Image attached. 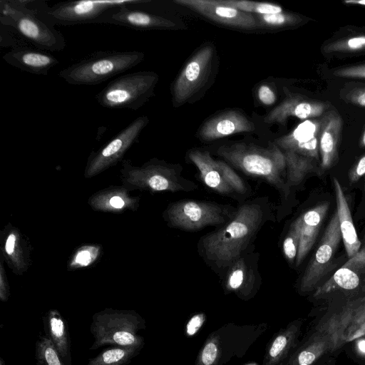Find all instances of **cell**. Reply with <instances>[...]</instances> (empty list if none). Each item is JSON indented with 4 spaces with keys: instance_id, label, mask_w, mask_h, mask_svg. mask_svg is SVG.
Instances as JSON below:
<instances>
[{
    "instance_id": "obj_10",
    "label": "cell",
    "mask_w": 365,
    "mask_h": 365,
    "mask_svg": "<svg viewBox=\"0 0 365 365\" xmlns=\"http://www.w3.org/2000/svg\"><path fill=\"white\" fill-rule=\"evenodd\" d=\"M342 239L339 220L336 211L300 281L302 292L312 291L325 274Z\"/></svg>"
},
{
    "instance_id": "obj_5",
    "label": "cell",
    "mask_w": 365,
    "mask_h": 365,
    "mask_svg": "<svg viewBox=\"0 0 365 365\" xmlns=\"http://www.w3.org/2000/svg\"><path fill=\"white\" fill-rule=\"evenodd\" d=\"M144 327V320L133 310L106 309L93 316L91 332L94 342L90 349L104 345L119 346H140L144 339L138 334Z\"/></svg>"
},
{
    "instance_id": "obj_20",
    "label": "cell",
    "mask_w": 365,
    "mask_h": 365,
    "mask_svg": "<svg viewBox=\"0 0 365 365\" xmlns=\"http://www.w3.org/2000/svg\"><path fill=\"white\" fill-rule=\"evenodd\" d=\"M190 161L197 168L202 182L215 192L231 197L240 203L241 200L225 180L218 160L215 159L207 150H190L187 153Z\"/></svg>"
},
{
    "instance_id": "obj_49",
    "label": "cell",
    "mask_w": 365,
    "mask_h": 365,
    "mask_svg": "<svg viewBox=\"0 0 365 365\" xmlns=\"http://www.w3.org/2000/svg\"><path fill=\"white\" fill-rule=\"evenodd\" d=\"M363 242H364V245H365V236H364V237Z\"/></svg>"
},
{
    "instance_id": "obj_24",
    "label": "cell",
    "mask_w": 365,
    "mask_h": 365,
    "mask_svg": "<svg viewBox=\"0 0 365 365\" xmlns=\"http://www.w3.org/2000/svg\"><path fill=\"white\" fill-rule=\"evenodd\" d=\"M333 181L341 237L346 254L351 258L360 250L361 243L356 234L350 209L342 187L336 178H334Z\"/></svg>"
},
{
    "instance_id": "obj_7",
    "label": "cell",
    "mask_w": 365,
    "mask_h": 365,
    "mask_svg": "<svg viewBox=\"0 0 365 365\" xmlns=\"http://www.w3.org/2000/svg\"><path fill=\"white\" fill-rule=\"evenodd\" d=\"M10 16L4 23L41 51H61L66 45L62 33L54 28L44 16L36 11L29 10L20 0H9Z\"/></svg>"
},
{
    "instance_id": "obj_35",
    "label": "cell",
    "mask_w": 365,
    "mask_h": 365,
    "mask_svg": "<svg viewBox=\"0 0 365 365\" xmlns=\"http://www.w3.org/2000/svg\"><path fill=\"white\" fill-rule=\"evenodd\" d=\"M333 75L339 78H365V64L342 67L336 69Z\"/></svg>"
},
{
    "instance_id": "obj_4",
    "label": "cell",
    "mask_w": 365,
    "mask_h": 365,
    "mask_svg": "<svg viewBox=\"0 0 365 365\" xmlns=\"http://www.w3.org/2000/svg\"><path fill=\"white\" fill-rule=\"evenodd\" d=\"M237 207L211 200L183 199L170 203L163 213L169 227L196 232L207 227H219L235 215Z\"/></svg>"
},
{
    "instance_id": "obj_39",
    "label": "cell",
    "mask_w": 365,
    "mask_h": 365,
    "mask_svg": "<svg viewBox=\"0 0 365 365\" xmlns=\"http://www.w3.org/2000/svg\"><path fill=\"white\" fill-rule=\"evenodd\" d=\"M344 98L354 105L365 107V88H356L349 91Z\"/></svg>"
},
{
    "instance_id": "obj_11",
    "label": "cell",
    "mask_w": 365,
    "mask_h": 365,
    "mask_svg": "<svg viewBox=\"0 0 365 365\" xmlns=\"http://www.w3.org/2000/svg\"><path fill=\"white\" fill-rule=\"evenodd\" d=\"M149 123L147 115H141L122 129L106 145L91 155L87 173L93 175L120 160L138 140L143 130Z\"/></svg>"
},
{
    "instance_id": "obj_18",
    "label": "cell",
    "mask_w": 365,
    "mask_h": 365,
    "mask_svg": "<svg viewBox=\"0 0 365 365\" xmlns=\"http://www.w3.org/2000/svg\"><path fill=\"white\" fill-rule=\"evenodd\" d=\"M98 24H111L137 30L170 29L176 26L174 21L161 16L123 6L104 15Z\"/></svg>"
},
{
    "instance_id": "obj_42",
    "label": "cell",
    "mask_w": 365,
    "mask_h": 365,
    "mask_svg": "<svg viewBox=\"0 0 365 365\" xmlns=\"http://www.w3.org/2000/svg\"><path fill=\"white\" fill-rule=\"evenodd\" d=\"M354 350L357 356L365 360V336L354 341Z\"/></svg>"
},
{
    "instance_id": "obj_8",
    "label": "cell",
    "mask_w": 365,
    "mask_h": 365,
    "mask_svg": "<svg viewBox=\"0 0 365 365\" xmlns=\"http://www.w3.org/2000/svg\"><path fill=\"white\" fill-rule=\"evenodd\" d=\"M215 57V46L209 43L190 58L173 85L175 107L190 102L206 86L212 76Z\"/></svg>"
},
{
    "instance_id": "obj_44",
    "label": "cell",
    "mask_w": 365,
    "mask_h": 365,
    "mask_svg": "<svg viewBox=\"0 0 365 365\" xmlns=\"http://www.w3.org/2000/svg\"><path fill=\"white\" fill-rule=\"evenodd\" d=\"M109 202L110 205L115 208H122L125 205L123 199L118 196L111 197Z\"/></svg>"
},
{
    "instance_id": "obj_46",
    "label": "cell",
    "mask_w": 365,
    "mask_h": 365,
    "mask_svg": "<svg viewBox=\"0 0 365 365\" xmlns=\"http://www.w3.org/2000/svg\"><path fill=\"white\" fill-rule=\"evenodd\" d=\"M359 145L361 147L365 148V128L362 133V135H361V139L359 141Z\"/></svg>"
},
{
    "instance_id": "obj_30",
    "label": "cell",
    "mask_w": 365,
    "mask_h": 365,
    "mask_svg": "<svg viewBox=\"0 0 365 365\" xmlns=\"http://www.w3.org/2000/svg\"><path fill=\"white\" fill-rule=\"evenodd\" d=\"M35 358L36 365H66L52 341L41 335L36 342Z\"/></svg>"
},
{
    "instance_id": "obj_38",
    "label": "cell",
    "mask_w": 365,
    "mask_h": 365,
    "mask_svg": "<svg viewBox=\"0 0 365 365\" xmlns=\"http://www.w3.org/2000/svg\"><path fill=\"white\" fill-rule=\"evenodd\" d=\"M217 356V346L214 341L207 342L201 354V362L203 365H212Z\"/></svg>"
},
{
    "instance_id": "obj_14",
    "label": "cell",
    "mask_w": 365,
    "mask_h": 365,
    "mask_svg": "<svg viewBox=\"0 0 365 365\" xmlns=\"http://www.w3.org/2000/svg\"><path fill=\"white\" fill-rule=\"evenodd\" d=\"M259 254L251 250L236 259L226 270L222 279L225 287L240 294H250L259 285Z\"/></svg>"
},
{
    "instance_id": "obj_2",
    "label": "cell",
    "mask_w": 365,
    "mask_h": 365,
    "mask_svg": "<svg viewBox=\"0 0 365 365\" xmlns=\"http://www.w3.org/2000/svg\"><path fill=\"white\" fill-rule=\"evenodd\" d=\"M215 153L235 169L261 180L277 190L282 200L290 195L286 183V162L283 151L274 143L266 148L236 142L219 146Z\"/></svg>"
},
{
    "instance_id": "obj_43",
    "label": "cell",
    "mask_w": 365,
    "mask_h": 365,
    "mask_svg": "<svg viewBox=\"0 0 365 365\" xmlns=\"http://www.w3.org/2000/svg\"><path fill=\"white\" fill-rule=\"evenodd\" d=\"M16 236L14 234L9 235L5 245V250L8 255H11L14 251Z\"/></svg>"
},
{
    "instance_id": "obj_36",
    "label": "cell",
    "mask_w": 365,
    "mask_h": 365,
    "mask_svg": "<svg viewBox=\"0 0 365 365\" xmlns=\"http://www.w3.org/2000/svg\"><path fill=\"white\" fill-rule=\"evenodd\" d=\"M97 255V249L95 247H83L74 257V264L79 266H87L96 258Z\"/></svg>"
},
{
    "instance_id": "obj_31",
    "label": "cell",
    "mask_w": 365,
    "mask_h": 365,
    "mask_svg": "<svg viewBox=\"0 0 365 365\" xmlns=\"http://www.w3.org/2000/svg\"><path fill=\"white\" fill-rule=\"evenodd\" d=\"M299 330V324L293 325L274 339L268 352L270 362L276 363L285 355L294 343Z\"/></svg>"
},
{
    "instance_id": "obj_3",
    "label": "cell",
    "mask_w": 365,
    "mask_h": 365,
    "mask_svg": "<svg viewBox=\"0 0 365 365\" xmlns=\"http://www.w3.org/2000/svg\"><path fill=\"white\" fill-rule=\"evenodd\" d=\"M145 53L139 51H98L64 68L58 76L75 86H95L140 63Z\"/></svg>"
},
{
    "instance_id": "obj_17",
    "label": "cell",
    "mask_w": 365,
    "mask_h": 365,
    "mask_svg": "<svg viewBox=\"0 0 365 365\" xmlns=\"http://www.w3.org/2000/svg\"><path fill=\"white\" fill-rule=\"evenodd\" d=\"M255 124L245 114L237 110H229L213 115L200 126L199 138L212 141L239 133L255 130Z\"/></svg>"
},
{
    "instance_id": "obj_25",
    "label": "cell",
    "mask_w": 365,
    "mask_h": 365,
    "mask_svg": "<svg viewBox=\"0 0 365 365\" xmlns=\"http://www.w3.org/2000/svg\"><path fill=\"white\" fill-rule=\"evenodd\" d=\"M46 336L52 341L65 364H71V342L66 323L56 309H50L43 318Z\"/></svg>"
},
{
    "instance_id": "obj_33",
    "label": "cell",
    "mask_w": 365,
    "mask_h": 365,
    "mask_svg": "<svg viewBox=\"0 0 365 365\" xmlns=\"http://www.w3.org/2000/svg\"><path fill=\"white\" fill-rule=\"evenodd\" d=\"M300 240V222L297 217L290 225L282 242V252L289 264L296 261Z\"/></svg>"
},
{
    "instance_id": "obj_6",
    "label": "cell",
    "mask_w": 365,
    "mask_h": 365,
    "mask_svg": "<svg viewBox=\"0 0 365 365\" xmlns=\"http://www.w3.org/2000/svg\"><path fill=\"white\" fill-rule=\"evenodd\" d=\"M158 80V75L153 71L126 73L110 81L95 98L106 108L137 110L153 96Z\"/></svg>"
},
{
    "instance_id": "obj_1",
    "label": "cell",
    "mask_w": 365,
    "mask_h": 365,
    "mask_svg": "<svg viewBox=\"0 0 365 365\" xmlns=\"http://www.w3.org/2000/svg\"><path fill=\"white\" fill-rule=\"evenodd\" d=\"M274 214V204L267 196L240 202L230 221L200 237L197 243L199 256L222 278L236 259L255 250L257 235L267 223L276 220Z\"/></svg>"
},
{
    "instance_id": "obj_15",
    "label": "cell",
    "mask_w": 365,
    "mask_h": 365,
    "mask_svg": "<svg viewBox=\"0 0 365 365\" xmlns=\"http://www.w3.org/2000/svg\"><path fill=\"white\" fill-rule=\"evenodd\" d=\"M319 119L305 120L292 131L277 138L274 143L282 150H289L315 161L319 156Z\"/></svg>"
},
{
    "instance_id": "obj_28",
    "label": "cell",
    "mask_w": 365,
    "mask_h": 365,
    "mask_svg": "<svg viewBox=\"0 0 365 365\" xmlns=\"http://www.w3.org/2000/svg\"><path fill=\"white\" fill-rule=\"evenodd\" d=\"M143 346L108 348L90 359L87 365H127L138 354Z\"/></svg>"
},
{
    "instance_id": "obj_47",
    "label": "cell",
    "mask_w": 365,
    "mask_h": 365,
    "mask_svg": "<svg viewBox=\"0 0 365 365\" xmlns=\"http://www.w3.org/2000/svg\"><path fill=\"white\" fill-rule=\"evenodd\" d=\"M361 289L363 291L365 292V275H364V277L363 278V280L361 282Z\"/></svg>"
},
{
    "instance_id": "obj_29",
    "label": "cell",
    "mask_w": 365,
    "mask_h": 365,
    "mask_svg": "<svg viewBox=\"0 0 365 365\" xmlns=\"http://www.w3.org/2000/svg\"><path fill=\"white\" fill-rule=\"evenodd\" d=\"M326 53H350L365 51V34L344 37L324 45Z\"/></svg>"
},
{
    "instance_id": "obj_9",
    "label": "cell",
    "mask_w": 365,
    "mask_h": 365,
    "mask_svg": "<svg viewBox=\"0 0 365 365\" xmlns=\"http://www.w3.org/2000/svg\"><path fill=\"white\" fill-rule=\"evenodd\" d=\"M148 0H81L60 2L48 7L45 17L53 24L75 25L97 23L109 11Z\"/></svg>"
},
{
    "instance_id": "obj_13",
    "label": "cell",
    "mask_w": 365,
    "mask_h": 365,
    "mask_svg": "<svg viewBox=\"0 0 365 365\" xmlns=\"http://www.w3.org/2000/svg\"><path fill=\"white\" fill-rule=\"evenodd\" d=\"M324 324L335 334L340 346L365 336V296L349 301Z\"/></svg>"
},
{
    "instance_id": "obj_23",
    "label": "cell",
    "mask_w": 365,
    "mask_h": 365,
    "mask_svg": "<svg viewBox=\"0 0 365 365\" xmlns=\"http://www.w3.org/2000/svg\"><path fill=\"white\" fill-rule=\"evenodd\" d=\"M329 207V202H323L307 210L299 217L300 240L295 261L296 267L300 266L312 248Z\"/></svg>"
},
{
    "instance_id": "obj_12",
    "label": "cell",
    "mask_w": 365,
    "mask_h": 365,
    "mask_svg": "<svg viewBox=\"0 0 365 365\" xmlns=\"http://www.w3.org/2000/svg\"><path fill=\"white\" fill-rule=\"evenodd\" d=\"M218 24L241 29H255L259 25L255 16L224 4L222 0H175Z\"/></svg>"
},
{
    "instance_id": "obj_40",
    "label": "cell",
    "mask_w": 365,
    "mask_h": 365,
    "mask_svg": "<svg viewBox=\"0 0 365 365\" xmlns=\"http://www.w3.org/2000/svg\"><path fill=\"white\" fill-rule=\"evenodd\" d=\"M365 175V155L353 166L349 174L350 182H355Z\"/></svg>"
},
{
    "instance_id": "obj_41",
    "label": "cell",
    "mask_w": 365,
    "mask_h": 365,
    "mask_svg": "<svg viewBox=\"0 0 365 365\" xmlns=\"http://www.w3.org/2000/svg\"><path fill=\"white\" fill-rule=\"evenodd\" d=\"M205 318L203 314H199L193 316L186 327V332L189 336H193L197 333L204 322Z\"/></svg>"
},
{
    "instance_id": "obj_37",
    "label": "cell",
    "mask_w": 365,
    "mask_h": 365,
    "mask_svg": "<svg viewBox=\"0 0 365 365\" xmlns=\"http://www.w3.org/2000/svg\"><path fill=\"white\" fill-rule=\"evenodd\" d=\"M257 96L259 101L266 106L274 104L277 99L275 91L267 83L262 84L259 87Z\"/></svg>"
},
{
    "instance_id": "obj_27",
    "label": "cell",
    "mask_w": 365,
    "mask_h": 365,
    "mask_svg": "<svg viewBox=\"0 0 365 365\" xmlns=\"http://www.w3.org/2000/svg\"><path fill=\"white\" fill-rule=\"evenodd\" d=\"M286 162V183L289 191L298 186L305 177L314 172L315 160L289 150H282Z\"/></svg>"
},
{
    "instance_id": "obj_34",
    "label": "cell",
    "mask_w": 365,
    "mask_h": 365,
    "mask_svg": "<svg viewBox=\"0 0 365 365\" xmlns=\"http://www.w3.org/2000/svg\"><path fill=\"white\" fill-rule=\"evenodd\" d=\"M255 18L259 25L272 28L294 26L302 21V18L298 15L284 11L277 14L257 15Z\"/></svg>"
},
{
    "instance_id": "obj_16",
    "label": "cell",
    "mask_w": 365,
    "mask_h": 365,
    "mask_svg": "<svg viewBox=\"0 0 365 365\" xmlns=\"http://www.w3.org/2000/svg\"><path fill=\"white\" fill-rule=\"evenodd\" d=\"M329 108L323 101L309 99L297 94L288 95L278 106L274 108L264 118L267 123L285 124L289 117L302 120L313 119L322 116Z\"/></svg>"
},
{
    "instance_id": "obj_26",
    "label": "cell",
    "mask_w": 365,
    "mask_h": 365,
    "mask_svg": "<svg viewBox=\"0 0 365 365\" xmlns=\"http://www.w3.org/2000/svg\"><path fill=\"white\" fill-rule=\"evenodd\" d=\"M361 274H364L344 263L325 283L316 289L314 297L319 299L339 290H354L361 284Z\"/></svg>"
},
{
    "instance_id": "obj_32",
    "label": "cell",
    "mask_w": 365,
    "mask_h": 365,
    "mask_svg": "<svg viewBox=\"0 0 365 365\" xmlns=\"http://www.w3.org/2000/svg\"><path fill=\"white\" fill-rule=\"evenodd\" d=\"M224 4L240 11L257 15L270 14L283 12V9L277 4L265 2H255L246 0H222Z\"/></svg>"
},
{
    "instance_id": "obj_19",
    "label": "cell",
    "mask_w": 365,
    "mask_h": 365,
    "mask_svg": "<svg viewBox=\"0 0 365 365\" xmlns=\"http://www.w3.org/2000/svg\"><path fill=\"white\" fill-rule=\"evenodd\" d=\"M2 59L21 71L40 76H47L59 63L50 53L23 44L13 47L3 55Z\"/></svg>"
},
{
    "instance_id": "obj_45",
    "label": "cell",
    "mask_w": 365,
    "mask_h": 365,
    "mask_svg": "<svg viewBox=\"0 0 365 365\" xmlns=\"http://www.w3.org/2000/svg\"><path fill=\"white\" fill-rule=\"evenodd\" d=\"M344 3L349 5L365 6V0H346L344 1Z\"/></svg>"
},
{
    "instance_id": "obj_48",
    "label": "cell",
    "mask_w": 365,
    "mask_h": 365,
    "mask_svg": "<svg viewBox=\"0 0 365 365\" xmlns=\"http://www.w3.org/2000/svg\"><path fill=\"white\" fill-rule=\"evenodd\" d=\"M0 365H6V363L2 358H0Z\"/></svg>"
},
{
    "instance_id": "obj_21",
    "label": "cell",
    "mask_w": 365,
    "mask_h": 365,
    "mask_svg": "<svg viewBox=\"0 0 365 365\" xmlns=\"http://www.w3.org/2000/svg\"><path fill=\"white\" fill-rule=\"evenodd\" d=\"M320 168L325 171L331 168L338 160L343 120L338 112L331 110L327 111L320 118Z\"/></svg>"
},
{
    "instance_id": "obj_22",
    "label": "cell",
    "mask_w": 365,
    "mask_h": 365,
    "mask_svg": "<svg viewBox=\"0 0 365 365\" xmlns=\"http://www.w3.org/2000/svg\"><path fill=\"white\" fill-rule=\"evenodd\" d=\"M339 347L335 334L324 325H321L292 359L290 365H313L324 354Z\"/></svg>"
}]
</instances>
